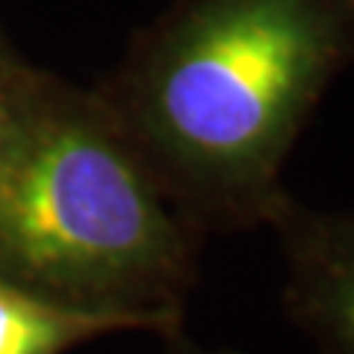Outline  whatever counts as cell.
Here are the masks:
<instances>
[{
  "label": "cell",
  "instance_id": "obj_2",
  "mask_svg": "<svg viewBox=\"0 0 354 354\" xmlns=\"http://www.w3.org/2000/svg\"><path fill=\"white\" fill-rule=\"evenodd\" d=\"M148 165L101 118L41 115L0 169V248L86 307L177 319L189 239Z\"/></svg>",
  "mask_w": 354,
  "mask_h": 354
},
{
  "label": "cell",
  "instance_id": "obj_4",
  "mask_svg": "<svg viewBox=\"0 0 354 354\" xmlns=\"http://www.w3.org/2000/svg\"><path fill=\"white\" fill-rule=\"evenodd\" d=\"M127 328L174 330L177 319L86 307L0 283V354H62L74 342Z\"/></svg>",
  "mask_w": 354,
  "mask_h": 354
},
{
  "label": "cell",
  "instance_id": "obj_5",
  "mask_svg": "<svg viewBox=\"0 0 354 354\" xmlns=\"http://www.w3.org/2000/svg\"><path fill=\"white\" fill-rule=\"evenodd\" d=\"M15 139H9V118H6V109L0 104V169H3V162L9 157V151H12Z\"/></svg>",
  "mask_w": 354,
  "mask_h": 354
},
{
  "label": "cell",
  "instance_id": "obj_1",
  "mask_svg": "<svg viewBox=\"0 0 354 354\" xmlns=\"http://www.w3.org/2000/svg\"><path fill=\"white\" fill-rule=\"evenodd\" d=\"M354 65V0H180L133 68V121L195 225L269 227L283 165Z\"/></svg>",
  "mask_w": 354,
  "mask_h": 354
},
{
  "label": "cell",
  "instance_id": "obj_6",
  "mask_svg": "<svg viewBox=\"0 0 354 354\" xmlns=\"http://www.w3.org/2000/svg\"><path fill=\"white\" fill-rule=\"evenodd\" d=\"M177 354H209V351H198V348H192V346H183ZM216 354H236V351H216Z\"/></svg>",
  "mask_w": 354,
  "mask_h": 354
},
{
  "label": "cell",
  "instance_id": "obj_3",
  "mask_svg": "<svg viewBox=\"0 0 354 354\" xmlns=\"http://www.w3.org/2000/svg\"><path fill=\"white\" fill-rule=\"evenodd\" d=\"M269 230L281 242L286 319L319 354H354V213L286 195Z\"/></svg>",
  "mask_w": 354,
  "mask_h": 354
}]
</instances>
